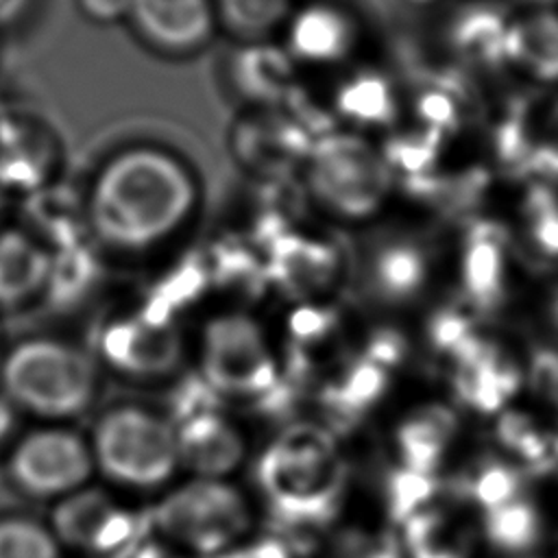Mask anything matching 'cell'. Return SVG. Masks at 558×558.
<instances>
[{
  "mask_svg": "<svg viewBox=\"0 0 558 558\" xmlns=\"http://www.w3.org/2000/svg\"><path fill=\"white\" fill-rule=\"evenodd\" d=\"M453 360L456 392L473 410H504L521 386V368L480 338H471Z\"/></svg>",
  "mask_w": 558,
  "mask_h": 558,
  "instance_id": "obj_17",
  "label": "cell"
},
{
  "mask_svg": "<svg viewBox=\"0 0 558 558\" xmlns=\"http://www.w3.org/2000/svg\"><path fill=\"white\" fill-rule=\"evenodd\" d=\"M57 146L48 129L26 118L0 120V187L31 194L50 183Z\"/></svg>",
  "mask_w": 558,
  "mask_h": 558,
  "instance_id": "obj_18",
  "label": "cell"
},
{
  "mask_svg": "<svg viewBox=\"0 0 558 558\" xmlns=\"http://www.w3.org/2000/svg\"><path fill=\"white\" fill-rule=\"evenodd\" d=\"M266 279L294 296L325 292L340 272L338 248L327 240L305 233H279L270 238L264 257Z\"/></svg>",
  "mask_w": 558,
  "mask_h": 558,
  "instance_id": "obj_15",
  "label": "cell"
},
{
  "mask_svg": "<svg viewBox=\"0 0 558 558\" xmlns=\"http://www.w3.org/2000/svg\"><path fill=\"white\" fill-rule=\"evenodd\" d=\"M347 482L340 447L329 429L294 425L259 456L255 486L266 512L286 530H314L338 510Z\"/></svg>",
  "mask_w": 558,
  "mask_h": 558,
  "instance_id": "obj_2",
  "label": "cell"
},
{
  "mask_svg": "<svg viewBox=\"0 0 558 558\" xmlns=\"http://www.w3.org/2000/svg\"><path fill=\"white\" fill-rule=\"evenodd\" d=\"M281 46L296 65H333L344 61L357 41L353 17L336 2L294 4L281 28Z\"/></svg>",
  "mask_w": 558,
  "mask_h": 558,
  "instance_id": "obj_14",
  "label": "cell"
},
{
  "mask_svg": "<svg viewBox=\"0 0 558 558\" xmlns=\"http://www.w3.org/2000/svg\"><path fill=\"white\" fill-rule=\"evenodd\" d=\"M508 277V253L504 233L490 225L482 222L466 233L460 279L466 301L475 307H495L506 290Z\"/></svg>",
  "mask_w": 558,
  "mask_h": 558,
  "instance_id": "obj_23",
  "label": "cell"
},
{
  "mask_svg": "<svg viewBox=\"0 0 558 558\" xmlns=\"http://www.w3.org/2000/svg\"><path fill=\"white\" fill-rule=\"evenodd\" d=\"M98 268L94 253L83 240L50 251V270L39 299L57 310L78 305L96 286Z\"/></svg>",
  "mask_w": 558,
  "mask_h": 558,
  "instance_id": "obj_27",
  "label": "cell"
},
{
  "mask_svg": "<svg viewBox=\"0 0 558 558\" xmlns=\"http://www.w3.org/2000/svg\"><path fill=\"white\" fill-rule=\"evenodd\" d=\"M296 63L281 44L270 39L238 41L229 54L227 74L240 100L251 109L279 107L294 85Z\"/></svg>",
  "mask_w": 558,
  "mask_h": 558,
  "instance_id": "obj_16",
  "label": "cell"
},
{
  "mask_svg": "<svg viewBox=\"0 0 558 558\" xmlns=\"http://www.w3.org/2000/svg\"><path fill=\"white\" fill-rule=\"evenodd\" d=\"M482 512V534L497 549L523 551L541 536V514L523 495Z\"/></svg>",
  "mask_w": 558,
  "mask_h": 558,
  "instance_id": "obj_29",
  "label": "cell"
},
{
  "mask_svg": "<svg viewBox=\"0 0 558 558\" xmlns=\"http://www.w3.org/2000/svg\"><path fill=\"white\" fill-rule=\"evenodd\" d=\"M527 373L534 381L536 392L543 399L558 405V353H554V351L538 353V357H534Z\"/></svg>",
  "mask_w": 558,
  "mask_h": 558,
  "instance_id": "obj_37",
  "label": "cell"
},
{
  "mask_svg": "<svg viewBox=\"0 0 558 558\" xmlns=\"http://www.w3.org/2000/svg\"><path fill=\"white\" fill-rule=\"evenodd\" d=\"M218 28L238 41L270 39L281 31L294 9V0H211Z\"/></svg>",
  "mask_w": 558,
  "mask_h": 558,
  "instance_id": "obj_28",
  "label": "cell"
},
{
  "mask_svg": "<svg viewBox=\"0 0 558 558\" xmlns=\"http://www.w3.org/2000/svg\"><path fill=\"white\" fill-rule=\"evenodd\" d=\"M2 203H4V190L0 187V209H2Z\"/></svg>",
  "mask_w": 558,
  "mask_h": 558,
  "instance_id": "obj_41",
  "label": "cell"
},
{
  "mask_svg": "<svg viewBox=\"0 0 558 558\" xmlns=\"http://www.w3.org/2000/svg\"><path fill=\"white\" fill-rule=\"evenodd\" d=\"M15 429V408L11 401L0 392V451L9 445Z\"/></svg>",
  "mask_w": 558,
  "mask_h": 558,
  "instance_id": "obj_39",
  "label": "cell"
},
{
  "mask_svg": "<svg viewBox=\"0 0 558 558\" xmlns=\"http://www.w3.org/2000/svg\"><path fill=\"white\" fill-rule=\"evenodd\" d=\"M338 111L353 124H386L395 116V96L375 74L349 78L338 89Z\"/></svg>",
  "mask_w": 558,
  "mask_h": 558,
  "instance_id": "obj_30",
  "label": "cell"
},
{
  "mask_svg": "<svg viewBox=\"0 0 558 558\" xmlns=\"http://www.w3.org/2000/svg\"><path fill=\"white\" fill-rule=\"evenodd\" d=\"M320 558H405L399 538L386 532L347 530L338 534Z\"/></svg>",
  "mask_w": 558,
  "mask_h": 558,
  "instance_id": "obj_34",
  "label": "cell"
},
{
  "mask_svg": "<svg viewBox=\"0 0 558 558\" xmlns=\"http://www.w3.org/2000/svg\"><path fill=\"white\" fill-rule=\"evenodd\" d=\"M0 558H65L48 523L9 512L0 514Z\"/></svg>",
  "mask_w": 558,
  "mask_h": 558,
  "instance_id": "obj_31",
  "label": "cell"
},
{
  "mask_svg": "<svg viewBox=\"0 0 558 558\" xmlns=\"http://www.w3.org/2000/svg\"><path fill=\"white\" fill-rule=\"evenodd\" d=\"M177 434L181 466L203 477H229L246 456L242 429L214 405L179 403L170 418Z\"/></svg>",
  "mask_w": 558,
  "mask_h": 558,
  "instance_id": "obj_11",
  "label": "cell"
},
{
  "mask_svg": "<svg viewBox=\"0 0 558 558\" xmlns=\"http://www.w3.org/2000/svg\"><path fill=\"white\" fill-rule=\"evenodd\" d=\"M397 355L392 340H377L325 388L327 408L338 416H355L368 410L384 395L388 368L397 362Z\"/></svg>",
  "mask_w": 558,
  "mask_h": 558,
  "instance_id": "obj_25",
  "label": "cell"
},
{
  "mask_svg": "<svg viewBox=\"0 0 558 558\" xmlns=\"http://www.w3.org/2000/svg\"><path fill=\"white\" fill-rule=\"evenodd\" d=\"M50 270V251L24 227L0 229V310L39 299Z\"/></svg>",
  "mask_w": 558,
  "mask_h": 558,
  "instance_id": "obj_20",
  "label": "cell"
},
{
  "mask_svg": "<svg viewBox=\"0 0 558 558\" xmlns=\"http://www.w3.org/2000/svg\"><path fill=\"white\" fill-rule=\"evenodd\" d=\"M98 355L118 375L155 379L170 375L183 357V338L177 318L150 307L107 318L98 329Z\"/></svg>",
  "mask_w": 558,
  "mask_h": 558,
  "instance_id": "obj_9",
  "label": "cell"
},
{
  "mask_svg": "<svg viewBox=\"0 0 558 558\" xmlns=\"http://www.w3.org/2000/svg\"><path fill=\"white\" fill-rule=\"evenodd\" d=\"M198 185L174 153L135 144L113 153L83 201L87 231L107 248L144 253L170 240L192 218Z\"/></svg>",
  "mask_w": 558,
  "mask_h": 558,
  "instance_id": "obj_1",
  "label": "cell"
},
{
  "mask_svg": "<svg viewBox=\"0 0 558 558\" xmlns=\"http://www.w3.org/2000/svg\"><path fill=\"white\" fill-rule=\"evenodd\" d=\"M198 379L218 397L262 401L281 384V368L262 323L244 310L207 318L198 338Z\"/></svg>",
  "mask_w": 558,
  "mask_h": 558,
  "instance_id": "obj_7",
  "label": "cell"
},
{
  "mask_svg": "<svg viewBox=\"0 0 558 558\" xmlns=\"http://www.w3.org/2000/svg\"><path fill=\"white\" fill-rule=\"evenodd\" d=\"M305 187L329 218L362 222L390 198L392 170L366 137L353 131L327 133L305 155Z\"/></svg>",
  "mask_w": 558,
  "mask_h": 558,
  "instance_id": "obj_6",
  "label": "cell"
},
{
  "mask_svg": "<svg viewBox=\"0 0 558 558\" xmlns=\"http://www.w3.org/2000/svg\"><path fill=\"white\" fill-rule=\"evenodd\" d=\"M414 2H427V0H414Z\"/></svg>",
  "mask_w": 558,
  "mask_h": 558,
  "instance_id": "obj_43",
  "label": "cell"
},
{
  "mask_svg": "<svg viewBox=\"0 0 558 558\" xmlns=\"http://www.w3.org/2000/svg\"><path fill=\"white\" fill-rule=\"evenodd\" d=\"M401 525L405 558H471L475 549V527L464 514L438 506L434 499Z\"/></svg>",
  "mask_w": 558,
  "mask_h": 558,
  "instance_id": "obj_22",
  "label": "cell"
},
{
  "mask_svg": "<svg viewBox=\"0 0 558 558\" xmlns=\"http://www.w3.org/2000/svg\"><path fill=\"white\" fill-rule=\"evenodd\" d=\"M87 442L94 471L126 490H159L181 469L172 421L144 405L102 412Z\"/></svg>",
  "mask_w": 558,
  "mask_h": 558,
  "instance_id": "obj_5",
  "label": "cell"
},
{
  "mask_svg": "<svg viewBox=\"0 0 558 558\" xmlns=\"http://www.w3.org/2000/svg\"><path fill=\"white\" fill-rule=\"evenodd\" d=\"M7 2H9V0H0V9H2Z\"/></svg>",
  "mask_w": 558,
  "mask_h": 558,
  "instance_id": "obj_42",
  "label": "cell"
},
{
  "mask_svg": "<svg viewBox=\"0 0 558 558\" xmlns=\"http://www.w3.org/2000/svg\"><path fill=\"white\" fill-rule=\"evenodd\" d=\"M432 257L412 238L388 235L371 244L362 262V286L368 299L386 307L414 303L429 286Z\"/></svg>",
  "mask_w": 558,
  "mask_h": 558,
  "instance_id": "obj_13",
  "label": "cell"
},
{
  "mask_svg": "<svg viewBox=\"0 0 558 558\" xmlns=\"http://www.w3.org/2000/svg\"><path fill=\"white\" fill-rule=\"evenodd\" d=\"M94 473L89 442L61 423L35 427L7 453L11 484L33 499H63L87 486Z\"/></svg>",
  "mask_w": 558,
  "mask_h": 558,
  "instance_id": "obj_8",
  "label": "cell"
},
{
  "mask_svg": "<svg viewBox=\"0 0 558 558\" xmlns=\"http://www.w3.org/2000/svg\"><path fill=\"white\" fill-rule=\"evenodd\" d=\"M253 501L229 477L192 475L153 508V532L179 558H218L253 536Z\"/></svg>",
  "mask_w": 558,
  "mask_h": 558,
  "instance_id": "obj_4",
  "label": "cell"
},
{
  "mask_svg": "<svg viewBox=\"0 0 558 558\" xmlns=\"http://www.w3.org/2000/svg\"><path fill=\"white\" fill-rule=\"evenodd\" d=\"M78 13L100 26L122 24L129 17L131 0H74Z\"/></svg>",
  "mask_w": 558,
  "mask_h": 558,
  "instance_id": "obj_38",
  "label": "cell"
},
{
  "mask_svg": "<svg viewBox=\"0 0 558 558\" xmlns=\"http://www.w3.org/2000/svg\"><path fill=\"white\" fill-rule=\"evenodd\" d=\"M543 140L536 144V166L558 177V102L549 107L541 124Z\"/></svg>",
  "mask_w": 558,
  "mask_h": 558,
  "instance_id": "obj_36",
  "label": "cell"
},
{
  "mask_svg": "<svg viewBox=\"0 0 558 558\" xmlns=\"http://www.w3.org/2000/svg\"><path fill=\"white\" fill-rule=\"evenodd\" d=\"M458 434V416L445 403H427L408 412L395 429L401 466L434 475Z\"/></svg>",
  "mask_w": 558,
  "mask_h": 558,
  "instance_id": "obj_19",
  "label": "cell"
},
{
  "mask_svg": "<svg viewBox=\"0 0 558 558\" xmlns=\"http://www.w3.org/2000/svg\"><path fill=\"white\" fill-rule=\"evenodd\" d=\"M48 251L83 240L85 209L70 192L48 185L26 194V227Z\"/></svg>",
  "mask_w": 558,
  "mask_h": 558,
  "instance_id": "obj_26",
  "label": "cell"
},
{
  "mask_svg": "<svg viewBox=\"0 0 558 558\" xmlns=\"http://www.w3.org/2000/svg\"><path fill=\"white\" fill-rule=\"evenodd\" d=\"M0 388L15 410L61 423L96 399L98 373L87 353L50 336L15 342L0 360Z\"/></svg>",
  "mask_w": 558,
  "mask_h": 558,
  "instance_id": "obj_3",
  "label": "cell"
},
{
  "mask_svg": "<svg viewBox=\"0 0 558 558\" xmlns=\"http://www.w3.org/2000/svg\"><path fill=\"white\" fill-rule=\"evenodd\" d=\"M218 558H294L283 538L277 536H248Z\"/></svg>",
  "mask_w": 558,
  "mask_h": 558,
  "instance_id": "obj_35",
  "label": "cell"
},
{
  "mask_svg": "<svg viewBox=\"0 0 558 558\" xmlns=\"http://www.w3.org/2000/svg\"><path fill=\"white\" fill-rule=\"evenodd\" d=\"M48 525L65 551L85 558H118L140 534V519L122 499L89 486L54 501Z\"/></svg>",
  "mask_w": 558,
  "mask_h": 558,
  "instance_id": "obj_10",
  "label": "cell"
},
{
  "mask_svg": "<svg viewBox=\"0 0 558 558\" xmlns=\"http://www.w3.org/2000/svg\"><path fill=\"white\" fill-rule=\"evenodd\" d=\"M547 316L554 325V329L558 331V290H554V294L549 296V303H547Z\"/></svg>",
  "mask_w": 558,
  "mask_h": 558,
  "instance_id": "obj_40",
  "label": "cell"
},
{
  "mask_svg": "<svg viewBox=\"0 0 558 558\" xmlns=\"http://www.w3.org/2000/svg\"><path fill=\"white\" fill-rule=\"evenodd\" d=\"M296 129L279 113V107L251 109L233 129V150L242 166L251 170H277L288 159H305L310 146H299Z\"/></svg>",
  "mask_w": 558,
  "mask_h": 558,
  "instance_id": "obj_21",
  "label": "cell"
},
{
  "mask_svg": "<svg viewBox=\"0 0 558 558\" xmlns=\"http://www.w3.org/2000/svg\"><path fill=\"white\" fill-rule=\"evenodd\" d=\"M504 59L543 83H558V11L534 9L508 22Z\"/></svg>",
  "mask_w": 558,
  "mask_h": 558,
  "instance_id": "obj_24",
  "label": "cell"
},
{
  "mask_svg": "<svg viewBox=\"0 0 558 558\" xmlns=\"http://www.w3.org/2000/svg\"><path fill=\"white\" fill-rule=\"evenodd\" d=\"M469 499L480 506V510H488L501 506L521 493V475L519 471L501 460H488L475 469L466 484Z\"/></svg>",
  "mask_w": 558,
  "mask_h": 558,
  "instance_id": "obj_33",
  "label": "cell"
},
{
  "mask_svg": "<svg viewBox=\"0 0 558 558\" xmlns=\"http://www.w3.org/2000/svg\"><path fill=\"white\" fill-rule=\"evenodd\" d=\"M126 24L155 52L187 57L218 33L211 0H131Z\"/></svg>",
  "mask_w": 558,
  "mask_h": 558,
  "instance_id": "obj_12",
  "label": "cell"
},
{
  "mask_svg": "<svg viewBox=\"0 0 558 558\" xmlns=\"http://www.w3.org/2000/svg\"><path fill=\"white\" fill-rule=\"evenodd\" d=\"M523 235L543 257H558V198L547 187H534L521 207Z\"/></svg>",
  "mask_w": 558,
  "mask_h": 558,
  "instance_id": "obj_32",
  "label": "cell"
}]
</instances>
